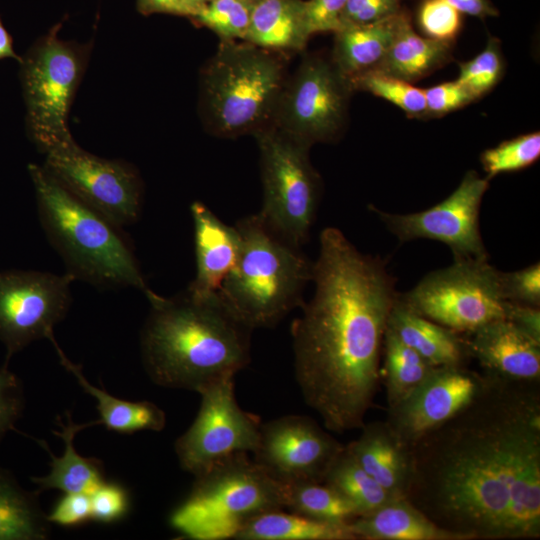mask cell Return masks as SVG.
<instances>
[{"label": "cell", "mask_w": 540, "mask_h": 540, "mask_svg": "<svg viewBox=\"0 0 540 540\" xmlns=\"http://www.w3.org/2000/svg\"><path fill=\"white\" fill-rule=\"evenodd\" d=\"M405 498L461 540L540 538V380L483 372L474 396L412 445Z\"/></svg>", "instance_id": "6da1fadb"}, {"label": "cell", "mask_w": 540, "mask_h": 540, "mask_svg": "<svg viewBox=\"0 0 540 540\" xmlns=\"http://www.w3.org/2000/svg\"><path fill=\"white\" fill-rule=\"evenodd\" d=\"M312 281L314 295L291 325L295 379L326 430L341 434L365 424L399 293L386 262L334 227L320 234Z\"/></svg>", "instance_id": "7a4b0ae2"}, {"label": "cell", "mask_w": 540, "mask_h": 540, "mask_svg": "<svg viewBox=\"0 0 540 540\" xmlns=\"http://www.w3.org/2000/svg\"><path fill=\"white\" fill-rule=\"evenodd\" d=\"M140 336L144 368L157 385L199 392L234 378L251 361L253 329L219 292L158 296Z\"/></svg>", "instance_id": "3957f363"}, {"label": "cell", "mask_w": 540, "mask_h": 540, "mask_svg": "<svg viewBox=\"0 0 540 540\" xmlns=\"http://www.w3.org/2000/svg\"><path fill=\"white\" fill-rule=\"evenodd\" d=\"M38 217L67 272L99 289L132 287L149 302L159 295L147 285L122 227L64 188L43 166H28Z\"/></svg>", "instance_id": "277c9868"}, {"label": "cell", "mask_w": 540, "mask_h": 540, "mask_svg": "<svg viewBox=\"0 0 540 540\" xmlns=\"http://www.w3.org/2000/svg\"><path fill=\"white\" fill-rule=\"evenodd\" d=\"M235 227L241 237L240 253L218 292L253 330L273 327L303 305L313 262L301 248L271 231L258 213L237 221Z\"/></svg>", "instance_id": "5b68a950"}, {"label": "cell", "mask_w": 540, "mask_h": 540, "mask_svg": "<svg viewBox=\"0 0 540 540\" xmlns=\"http://www.w3.org/2000/svg\"><path fill=\"white\" fill-rule=\"evenodd\" d=\"M285 83L284 65L272 50L222 40L201 75V106L208 129L233 138L268 127Z\"/></svg>", "instance_id": "8992f818"}, {"label": "cell", "mask_w": 540, "mask_h": 540, "mask_svg": "<svg viewBox=\"0 0 540 540\" xmlns=\"http://www.w3.org/2000/svg\"><path fill=\"white\" fill-rule=\"evenodd\" d=\"M237 453L201 474L172 512L171 526L193 540L234 539L251 518L285 509V483Z\"/></svg>", "instance_id": "52a82bcc"}, {"label": "cell", "mask_w": 540, "mask_h": 540, "mask_svg": "<svg viewBox=\"0 0 540 540\" xmlns=\"http://www.w3.org/2000/svg\"><path fill=\"white\" fill-rule=\"evenodd\" d=\"M254 136L263 184L258 214L276 235L302 248L309 239L321 196V179L310 162V147L273 124Z\"/></svg>", "instance_id": "ba28073f"}, {"label": "cell", "mask_w": 540, "mask_h": 540, "mask_svg": "<svg viewBox=\"0 0 540 540\" xmlns=\"http://www.w3.org/2000/svg\"><path fill=\"white\" fill-rule=\"evenodd\" d=\"M399 297L417 314L458 333L505 319L500 271L488 259H454Z\"/></svg>", "instance_id": "9c48e42d"}, {"label": "cell", "mask_w": 540, "mask_h": 540, "mask_svg": "<svg viewBox=\"0 0 540 540\" xmlns=\"http://www.w3.org/2000/svg\"><path fill=\"white\" fill-rule=\"evenodd\" d=\"M54 26L21 60L29 133L43 153L72 140L71 102L84 70V51L60 39Z\"/></svg>", "instance_id": "30bf717a"}, {"label": "cell", "mask_w": 540, "mask_h": 540, "mask_svg": "<svg viewBox=\"0 0 540 540\" xmlns=\"http://www.w3.org/2000/svg\"><path fill=\"white\" fill-rule=\"evenodd\" d=\"M44 154L46 171L82 202L120 227L138 220L142 182L131 165L95 156L73 139Z\"/></svg>", "instance_id": "8fae6325"}, {"label": "cell", "mask_w": 540, "mask_h": 540, "mask_svg": "<svg viewBox=\"0 0 540 540\" xmlns=\"http://www.w3.org/2000/svg\"><path fill=\"white\" fill-rule=\"evenodd\" d=\"M351 91L333 63L309 57L286 81L272 124L309 147L333 140L345 122Z\"/></svg>", "instance_id": "7c38bea8"}, {"label": "cell", "mask_w": 540, "mask_h": 540, "mask_svg": "<svg viewBox=\"0 0 540 540\" xmlns=\"http://www.w3.org/2000/svg\"><path fill=\"white\" fill-rule=\"evenodd\" d=\"M201 404L191 426L175 442L181 468L194 476L237 453L253 452L258 444L259 418L236 401L234 378L198 392Z\"/></svg>", "instance_id": "4fadbf2b"}, {"label": "cell", "mask_w": 540, "mask_h": 540, "mask_svg": "<svg viewBox=\"0 0 540 540\" xmlns=\"http://www.w3.org/2000/svg\"><path fill=\"white\" fill-rule=\"evenodd\" d=\"M73 275L31 270L0 271V341L6 363L33 341L53 335L69 311Z\"/></svg>", "instance_id": "5bb4252c"}, {"label": "cell", "mask_w": 540, "mask_h": 540, "mask_svg": "<svg viewBox=\"0 0 540 540\" xmlns=\"http://www.w3.org/2000/svg\"><path fill=\"white\" fill-rule=\"evenodd\" d=\"M488 187V179L470 170L447 198L424 211L396 214L375 207L372 210L400 242L436 240L451 249L454 259H489L479 224Z\"/></svg>", "instance_id": "9a60e30c"}, {"label": "cell", "mask_w": 540, "mask_h": 540, "mask_svg": "<svg viewBox=\"0 0 540 540\" xmlns=\"http://www.w3.org/2000/svg\"><path fill=\"white\" fill-rule=\"evenodd\" d=\"M345 445L306 415H284L260 425L254 461L283 483L323 482Z\"/></svg>", "instance_id": "2e32d148"}, {"label": "cell", "mask_w": 540, "mask_h": 540, "mask_svg": "<svg viewBox=\"0 0 540 540\" xmlns=\"http://www.w3.org/2000/svg\"><path fill=\"white\" fill-rule=\"evenodd\" d=\"M483 373L466 365L435 367L412 393L388 408L385 420L407 446L458 412L476 393Z\"/></svg>", "instance_id": "e0dca14e"}, {"label": "cell", "mask_w": 540, "mask_h": 540, "mask_svg": "<svg viewBox=\"0 0 540 540\" xmlns=\"http://www.w3.org/2000/svg\"><path fill=\"white\" fill-rule=\"evenodd\" d=\"M466 335L469 355L485 373L511 380H540V343L508 320L489 322Z\"/></svg>", "instance_id": "ac0fdd59"}, {"label": "cell", "mask_w": 540, "mask_h": 540, "mask_svg": "<svg viewBox=\"0 0 540 540\" xmlns=\"http://www.w3.org/2000/svg\"><path fill=\"white\" fill-rule=\"evenodd\" d=\"M196 275L186 289L194 295L218 292L233 269L241 248V237L234 226L222 222L207 206L194 202Z\"/></svg>", "instance_id": "d6986e66"}, {"label": "cell", "mask_w": 540, "mask_h": 540, "mask_svg": "<svg viewBox=\"0 0 540 540\" xmlns=\"http://www.w3.org/2000/svg\"><path fill=\"white\" fill-rule=\"evenodd\" d=\"M346 445L354 460L391 496L405 497L411 477L410 448L386 421L365 423Z\"/></svg>", "instance_id": "ffe728a7"}, {"label": "cell", "mask_w": 540, "mask_h": 540, "mask_svg": "<svg viewBox=\"0 0 540 540\" xmlns=\"http://www.w3.org/2000/svg\"><path fill=\"white\" fill-rule=\"evenodd\" d=\"M387 326L407 346L434 367L466 365L470 358L466 338L411 310L399 297Z\"/></svg>", "instance_id": "44dd1931"}, {"label": "cell", "mask_w": 540, "mask_h": 540, "mask_svg": "<svg viewBox=\"0 0 540 540\" xmlns=\"http://www.w3.org/2000/svg\"><path fill=\"white\" fill-rule=\"evenodd\" d=\"M356 539L461 540L431 521L405 497H392L378 508L348 522Z\"/></svg>", "instance_id": "7402d4cb"}, {"label": "cell", "mask_w": 540, "mask_h": 540, "mask_svg": "<svg viewBox=\"0 0 540 540\" xmlns=\"http://www.w3.org/2000/svg\"><path fill=\"white\" fill-rule=\"evenodd\" d=\"M98 424H101L100 420L82 424L74 423L69 413H67L66 423L58 418V426L61 430L54 431V434L62 438L65 443L64 453L60 457H56L51 452L45 441L37 440L51 458L50 473L43 477L31 478V481L37 485L38 493L48 489H58L64 493L90 494L105 480L101 462L95 458L79 455L73 445L74 437L78 432Z\"/></svg>", "instance_id": "603a6c76"}, {"label": "cell", "mask_w": 540, "mask_h": 540, "mask_svg": "<svg viewBox=\"0 0 540 540\" xmlns=\"http://www.w3.org/2000/svg\"><path fill=\"white\" fill-rule=\"evenodd\" d=\"M403 13L361 26H348L336 33L333 64L347 79L375 69L397 34Z\"/></svg>", "instance_id": "cb8c5ba5"}, {"label": "cell", "mask_w": 540, "mask_h": 540, "mask_svg": "<svg viewBox=\"0 0 540 540\" xmlns=\"http://www.w3.org/2000/svg\"><path fill=\"white\" fill-rule=\"evenodd\" d=\"M301 0H255L245 41L272 50H302L308 40Z\"/></svg>", "instance_id": "d4e9b609"}, {"label": "cell", "mask_w": 540, "mask_h": 540, "mask_svg": "<svg viewBox=\"0 0 540 540\" xmlns=\"http://www.w3.org/2000/svg\"><path fill=\"white\" fill-rule=\"evenodd\" d=\"M62 366L78 381L79 385L97 400L100 422L107 429L132 434L137 431H161L166 425V415L162 409L149 401L131 402L111 396L105 390L90 384L81 367L72 363L63 353L55 338L50 339Z\"/></svg>", "instance_id": "484cf974"}, {"label": "cell", "mask_w": 540, "mask_h": 540, "mask_svg": "<svg viewBox=\"0 0 540 540\" xmlns=\"http://www.w3.org/2000/svg\"><path fill=\"white\" fill-rule=\"evenodd\" d=\"M450 55L451 42L419 36L403 13L394 41L375 69L412 83L442 66Z\"/></svg>", "instance_id": "4316f807"}, {"label": "cell", "mask_w": 540, "mask_h": 540, "mask_svg": "<svg viewBox=\"0 0 540 540\" xmlns=\"http://www.w3.org/2000/svg\"><path fill=\"white\" fill-rule=\"evenodd\" d=\"M348 523L315 520L283 509L251 518L236 534L237 540H354Z\"/></svg>", "instance_id": "83f0119b"}, {"label": "cell", "mask_w": 540, "mask_h": 540, "mask_svg": "<svg viewBox=\"0 0 540 540\" xmlns=\"http://www.w3.org/2000/svg\"><path fill=\"white\" fill-rule=\"evenodd\" d=\"M38 492L23 489L13 475L0 468V540H44L49 521L38 503Z\"/></svg>", "instance_id": "f1b7e54d"}, {"label": "cell", "mask_w": 540, "mask_h": 540, "mask_svg": "<svg viewBox=\"0 0 540 540\" xmlns=\"http://www.w3.org/2000/svg\"><path fill=\"white\" fill-rule=\"evenodd\" d=\"M382 350L388 408L412 393L434 370V366L404 344L387 326Z\"/></svg>", "instance_id": "f546056e"}, {"label": "cell", "mask_w": 540, "mask_h": 540, "mask_svg": "<svg viewBox=\"0 0 540 540\" xmlns=\"http://www.w3.org/2000/svg\"><path fill=\"white\" fill-rule=\"evenodd\" d=\"M285 508L315 520L345 524L358 516L356 508L323 482L285 483Z\"/></svg>", "instance_id": "4dcf8cb0"}, {"label": "cell", "mask_w": 540, "mask_h": 540, "mask_svg": "<svg viewBox=\"0 0 540 540\" xmlns=\"http://www.w3.org/2000/svg\"><path fill=\"white\" fill-rule=\"evenodd\" d=\"M323 483L352 503L358 516L378 508L393 497L354 460L346 447L330 465Z\"/></svg>", "instance_id": "1f68e13d"}, {"label": "cell", "mask_w": 540, "mask_h": 540, "mask_svg": "<svg viewBox=\"0 0 540 540\" xmlns=\"http://www.w3.org/2000/svg\"><path fill=\"white\" fill-rule=\"evenodd\" d=\"M349 80L352 90H364L396 105L409 117L426 116L424 89L410 82L372 69Z\"/></svg>", "instance_id": "d6a6232c"}, {"label": "cell", "mask_w": 540, "mask_h": 540, "mask_svg": "<svg viewBox=\"0 0 540 540\" xmlns=\"http://www.w3.org/2000/svg\"><path fill=\"white\" fill-rule=\"evenodd\" d=\"M540 157V133L524 134L486 149L480 157L486 179L501 173L519 171Z\"/></svg>", "instance_id": "836d02e7"}, {"label": "cell", "mask_w": 540, "mask_h": 540, "mask_svg": "<svg viewBox=\"0 0 540 540\" xmlns=\"http://www.w3.org/2000/svg\"><path fill=\"white\" fill-rule=\"evenodd\" d=\"M255 0H211L193 17L222 40L244 39Z\"/></svg>", "instance_id": "e575fe53"}, {"label": "cell", "mask_w": 540, "mask_h": 540, "mask_svg": "<svg viewBox=\"0 0 540 540\" xmlns=\"http://www.w3.org/2000/svg\"><path fill=\"white\" fill-rule=\"evenodd\" d=\"M502 72L500 43L491 37L482 52L473 59L460 63V72L456 81L477 99L498 83Z\"/></svg>", "instance_id": "d590c367"}, {"label": "cell", "mask_w": 540, "mask_h": 540, "mask_svg": "<svg viewBox=\"0 0 540 540\" xmlns=\"http://www.w3.org/2000/svg\"><path fill=\"white\" fill-rule=\"evenodd\" d=\"M460 14L447 0H424L418 23L426 37L452 42L461 27Z\"/></svg>", "instance_id": "8d00e7d4"}, {"label": "cell", "mask_w": 540, "mask_h": 540, "mask_svg": "<svg viewBox=\"0 0 540 540\" xmlns=\"http://www.w3.org/2000/svg\"><path fill=\"white\" fill-rule=\"evenodd\" d=\"M500 283L506 301L540 307L539 262L514 272L500 271Z\"/></svg>", "instance_id": "74e56055"}, {"label": "cell", "mask_w": 540, "mask_h": 540, "mask_svg": "<svg viewBox=\"0 0 540 540\" xmlns=\"http://www.w3.org/2000/svg\"><path fill=\"white\" fill-rule=\"evenodd\" d=\"M89 496L91 519L94 521L112 523L122 519L129 510V495L125 488L117 483L104 480Z\"/></svg>", "instance_id": "f35d334b"}, {"label": "cell", "mask_w": 540, "mask_h": 540, "mask_svg": "<svg viewBox=\"0 0 540 540\" xmlns=\"http://www.w3.org/2000/svg\"><path fill=\"white\" fill-rule=\"evenodd\" d=\"M0 368V441L14 429L24 409V394L20 379L8 369Z\"/></svg>", "instance_id": "ab89813d"}, {"label": "cell", "mask_w": 540, "mask_h": 540, "mask_svg": "<svg viewBox=\"0 0 540 540\" xmlns=\"http://www.w3.org/2000/svg\"><path fill=\"white\" fill-rule=\"evenodd\" d=\"M347 0H308L303 2V19L308 37L318 32H339Z\"/></svg>", "instance_id": "60d3db41"}, {"label": "cell", "mask_w": 540, "mask_h": 540, "mask_svg": "<svg viewBox=\"0 0 540 540\" xmlns=\"http://www.w3.org/2000/svg\"><path fill=\"white\" fill-rule=\"evenodd\" d=\"M426 116H443L476 100L458 81L437 84L424 89Z\"/></svg>", "instance_id": "b9f144b4"}, {"label": "cell", "mask_w": 540, "mask_h": 540, "mask_svg": "<svg viewBox=\"0 0 540 540\" xmlns=\"http://www.w3.org/2000/svg\"><path fill=\"white\" fill-rule=\"evenodd\" d=\"M398 12H400L399 0H347L342 21L344 28L368 25L391 17Z\"/></svg>", "instance_id": "7bdbcfd3"}, {"label": "cell", "mask_w": 540, "mask_h": 540, "mask_svg": "<svg viewBox=\"0 0 540 540\" xmlns=\"http://www.w3.org/2000/svg\"><path fill=\"white\" fill-rule=\"evenodd\" d=\"M47 519L64 527H74L87 522L91 519L89 494L65 493L47 515Z\"/></svg>", "instance_id": "ee69618b"}, {"label": "cell", "mask_w": 540, "mask_h": 540, "mask_svg": "<svg viewBox=\"0 0 540 540\" xmlns=\"http://www.w3.org/2000/svg\"><path fill=\"white\" fill-rule=\"evenodd\" d=\"M505 319L540 343V307L507 301Z\"/></svg>", "instance_id": "f6af8a7d"}, {"label": "cell", "mask_w": 540, "mask_h": 540, "mask_svg": "<svg viewBox=\"0 0 540 540\" xmlns=\"http://www.w3.org/2000/svg\"><path fill=\"white\" fill-rule=\"evenodd\" d=\"M137 6L143 14L162 12L191 17L195 15L185 0H138Z\"/></svg>", "instance_id": "bcb514c9"}, {"label": "cell", "mask_w": 540, "mask_h": 540, "mask_svg": "<svg viewBox=\"0 0 540 540\" xmlns=\"http://www.w3.org/2000/svg\"><path fill=\"white\" fill-rule=\"evenodd\" d=\"M458 12L484 18L496 16L497 9L490 0H447Z\"/></svg>", "instance_id": "7dc6e473"}, {"label": "cell", "mask_w": 540, "mask_h": 540, "mask_svg": "<svg viewBox=\"0 0 540 540\" xmlns=\"http://www.w3.org/2000/svg\"><path fill=\"white\" fill-rule=\"evenodd\" d=\"M11 57L21 62V58L18 57L13 49L12 39L9 33L6 31L0 20V59Z\"/></svg>", "instance_id": "c3c4849f"}, {"label": "cell", "mask_w": 540, "mask_h": 540, "mask_svg": "<svg viewBox=\"0 0 540 540\" xmlns=\"http://www.w3.org/2000/svg\"><path fill=\"white\" fill-rule=\"evenodd\" d=\"M188 5L193 9L195 15L201 10V8L208 2V0H185ZM194 15V16H195ZM193 16V17H194ZM192 17V18H193Z\"/></svg>", "instance_id": "681fc988"}, {"label": "cell", "mask_w": 540, "mask_h": 540, "mask_svg": "<svg viewBox=\"0 0 540 540\" xmlns=\"http://www.w3.org/2000/svg\"><path fill=\"white\" fill-rule=\"evenodd\" d=\"M208 1H211V0H208Z\"/></svg>", "instance_id": "f907efd6"}]
</instances>
